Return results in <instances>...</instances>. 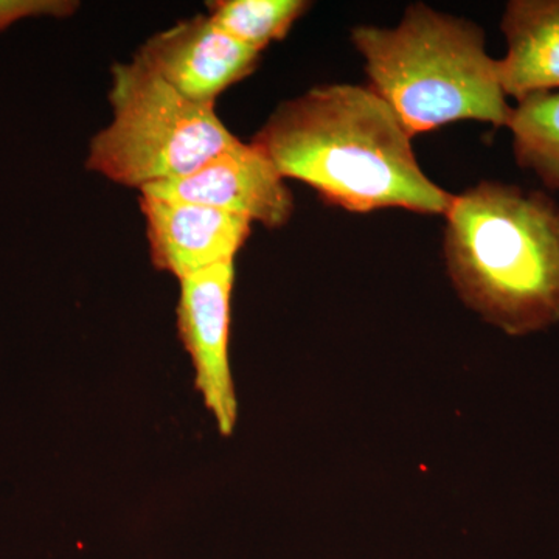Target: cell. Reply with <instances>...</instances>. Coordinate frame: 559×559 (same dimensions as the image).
<instances>
[{"label":"cell","mask_w":559,"mask_h":559,"mask_svg":"<svg viewBox=\"0 0 559 559\" xmlns=\"http://www.w3.org/2000/svg\"><path fill=\"white\" fill-rule=\"evenodd\" d=\"M252 143L285 179L349 212L444 215L454 194L421 170L412 135L369 86L325 84L282 103Z\"/></svg>","instance_id":"6da1fadb"},{"label":"cell","mask_w":559,"mask_h":559,"mask_svg":"<svg viewBox=\"0 0 559 559\" xmlns=\"http://www.w3.org/2000/svg\"><path fill=\"white\" fill-rule=\"evenodd\" d=\"M444 260L463 304L510 336L559 322V205L540 191L481 180L454 197Z\"/></svg>","instance_id":"7a4b0ae2"},{"label":"cell","mask_w":559,"mask_h":559,"mask_svg":"<svg viewBox=\"0 0 559 559\" xmlns=\"http://www.w3.org/2000/svg\"><path fill=\"white\" fill-rule=\"evenodd\" d=\"M352 43L366 61L370 90L412 138L462 120L507 127L511 106L479 25L414 3L396 27L360 25Z\"/></svg>","instance_id":"3957f363"},{"label":"cell","mask_w":559,"mask_h":559,"mask_svg":"<svg viewBox=\"0 0 559 559\" xmlns=\"http://www.w3.org/2000/svg\"><path fill=\"white\" fill-rule=\"evenodd\" d=\"M112 121L91 140L86 168L142 191L201 168L238 140L215 106L187 100L134 57L112 68Z\"/></svg>","instance_id":"277c9868"},{"label":"cell","mask_w":559,"mask_h":559,"mask_svg":"<svg viewBox=\"0 0 559 559\" xmlns=\"http://www.w3.org/2000/svg\"><path fill=\"white\" fill-rule=\"evenodd\" d=\"M178 329L194 367V384L219 432L237 426L238 401L229 362L235 261L179 280Z\"/></svg>","instance_id":"5b68a950"},{"label":"cell","mask_w":559,"mask_h":559,"mask_svg":"<svg viewBox=\"0 0 559 559\" xmlns=\"http://www.w3.org/2000/svg\"><path fill=\"white\" fill-rule=\"evenodd\" d=\"M140 193L207 205L267 229L285 226L294 212L293 193L274 162L255 143L241 140L197 171L146 187Z\"/></svg>","instance_id":"8992f818"},{"label":"cell","mask_w":559,"mask_h":559,"mask_svg":"<svg viewBox=\"0 0 559 559\" xmlns=\"http://www.w3.org/2000/svg\"><path fill=\"white\" fill-rule=\"evenodd\" d=\"M187 100L215 106L216 98L255 70L260 51L213 24L209 16L178 22L135 55Z\"/></svg>","instance_id":"52a82bcc"},{"label":"cell","mask_w":559,"mask_h":559,"mask_svg":"<svg viewBox=\"0 0 559 559\" xmlns=\"http://www.w3.org/2000/svg\"><path fill=\"white\" fill-rule=\"evenodd\" d=\"M150 255L156 270L179 280L235 261L252 223L207 205L140 193Z\"/></svg>","instance_id":"ba28073f"},{"label":"cell","mask_w":559,"mask_h":559,"mask_svg":"<svg viewBox=\"0 0 559 559\" xmlns=\"http://www.w3.org/2000/svg\"><path fill=\"white\" fill-rule=\"evenodd\" d=\"M507 53L499 62L506 97L559 91V0H511L500 21Z\"/></svg>","instance_id":"9c48e42d"},{"label":"cell","mask_w":559,"mask_h":559,"mask_svg":"<svg viewBox=\"0 0 559 559\" xmlns=\"http://www.w3.org/2000/svg\"><path fill=\"white\" fill-rule=\"evenodd\" d=\"M507 128L518 165L559 193V91L518 102Z\"/></svg>","instance_id":"30bf717a"},{"label":"cell","mask_w":559,"mask_h":559,"mask_svg":"<svg viewBox=\"0 0 559 559\" xmlns=\"http://www.w3.org/2000/svg\"><path fill=\"white\" fill-rule=\"evenodd\" d=\"M209 17L221 31L250 49H266L282 40L311 3L305 0H218L210 2Z\"/></svg>","instance_id":"8fae6325"},{"label":"cell","mask_w":559,"mask_h":559,"mask_svg":"<svg viewBox=\"0 0 559 559\" xmlns=\"http://www.w3.org/2000/svg\"><path fill=\"white\" fill-rule=\"evenodd\" d=\"M76 9L72 0H0V33L33 17H69Z\"/></svg>","instance_id":"7c38bea8"}]
</instances>
